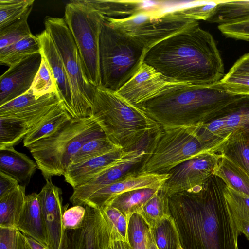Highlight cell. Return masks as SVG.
Wrapping results in <instances>:
<instances>
[{"instance_id": "1", "label": "cell", "mask_w": 249, "mask_h": 249, "mask_svg": "<svg viewBox=\"0 0 249 249\" xmlns=\"http://www.w3.org/2000/svg\"><path fill=\"white\" fill-rule=\"evenodd\" d=\"M225 183L213 175L202 187L169 197L184 249H239V235L224 195Z\"/></svg>"}, {"instance_id": "2", "label": "cell", "mask_w": 249, "mask_h": 249, "mask_svg": "<svg viewBox=\"0 0 249 249\" xmlns=\"http://www.w3.org/2000/svg\"><path fill=\"white\" fill-rule=\"evenodd\" d=\"M143 62L177 83L212 86L225 75L223 62L213 37L199 24L152 47L145 53Z\"/></svg>"}, {"instance_id": "3", "label": "cell", "mask_w": 249, "mask_h": 249, "mask_svg": "<svg viewBox=\"0 0 249 249\" xmlns=\"http://www.w3.org/2000/svg\"><path fill=\"white\" fill-rule=\"evenodd\" d=\"M242 94L213 86L177 83L138 106L163 128L202 125Z\"/></svg>"}, {"instance_id": "4", "label": "cell", "mask_w": 249, "mask_h": 249, "mask_svg": "<svg viewBox=\"0 0 249 249\" xmlns=\"http://www.w3.org/2000/svg\"><path fill=\"white\" fill-rule=\"evenodd\" d=\"M91 117L107 139L116 147L125 151L162 128L138 106L102 86L96 88Z\"/></svg>"}, {"instance_id": "5", "label": "cell", "mask_w": 249, "mask_h": 249, "mask_svg": "<svg viewBox=\"0 0 249 249\" xmlns=\"http://www.w3.org/2000/svg\"><path fill=\"white\" fill-rule=\"evenodd\" d=\"M106 137L92 117L72 119L51 136L28 148L45 179L64 175L81 147L92 139Z\"/></svg>"}, {"instance_id": "6", "label": "cell", "mask_w": 249, "mask_h": 249, "mask_svg": "<svg viewBox=\"0 0 249 249\" xmlns=\"http://www.w3.org/2000/svg\"><path fill=\"white\" fill-rule=\"evenodd\" d=\"M145 53L144 49L105 18L99 40L101 86L117 92L136 73Z\"/></svg>"}, {"instance_id": "7", "label": "cell", "mask_w": 249, "mask_h": 249, "mask_svg": "<svg viewBox=\"0 0 249 249\" xmlns=\"http://www.w3.org/2000/svg\"><path fill=\"white\" fill-rule=\"evenodd\" d=\"M207 152L218 153V149L203 141L194 126L161 128L140 172L168 173L178 164Z\"/></svg>"}, {"instance_id": "8", "label": "cell", "mask_w": 249, "mask_h": 249, "mask_svg": "<svg viewBox=\"0 0 249 249\" xmlns=\"http://www.w3.org/2000/svg\"><path fill=\"white\" fill-rule=\"evenodd\" d=\"M45 30L52 37L62 60L72 91L75 119L91 117L96 88L86 76L79 51L64 18L47 17Z\"/></svg>"}, {"instance_id": "9", "label": "cell", "mask_w": 249, "mask_h": 249, "mask_svg": "<svg viewBox=\"0 0 249 249\" xmlns=\"http://www.w3.org/2000/svg\"><path fill=\"white\" fill-rule=\"evenodd\" d=\"M105 16L85 0H71L65 8L64 19L78 48L89 82L101 86L99 40Z\"/></svg>"}, {"instance_id": "10", "label": "cell", "mask_w": 249, "mask_h": 249, "mask_svg": "<svg viewBox=\"0 0 249 249\" xmlns=\"http://www.w3.org/2000/svg\"><path fill=\"white\" fill-rule=\"evenodd\" d=\"M105 18L111 26L136 42L146 52L162 40L199 24L198 21L179 16L173 11L162 13L160 10L124 18L107 17Z\"/></svg>"}, {"instance_id": "11", "label": "cell", "mask_w": 249, "mask_h": 249, "mask_svg": "<svg viewBox=\"0 0 249 249\" xmlns=\"http://www.w3.org/2000/svg\"><path fill=\"white\" fill-rule=\"evenodd\" d=\"M194 127L203 141L216 146L218 152L227 142H249V95H242L222 108L215 118Z\"/></svg>"}, {"instance_id": "12", "label": "cell", "mask_w": 249, "mask_h": 249, "mask_svg": "<svg viewBox=\"0 0 249 249\" xmlns=\"http://www.w3.org/2000/svg\"><path fill=\"white\" fill-rule=\"evenodd\" d=\"M154 134L145 138L138 146L124 151L115 162L85 183L73 188L70 200L80 205L92 193L106 185L112 184L126 175L140 171L153 143Z\"/></svg>"}, {"instance_id": "13", "label": "cell", "mask_w": 249, "mask_h": 249, "mask_svg": "<svg viewBox=\"0 0 249 249\" xmlns=\"http://www.w3.org/2000/svg\"><path fill=\"white\" fill-rule=\"evenodd\" d=\"M221 155L207 152L182 162L168 173L162 189L169 197L176 194L201 188L217 169Z\"/></svg>"}, {"instance_id": "14", "label": "cell", "mask_w": 249, "mask_h": 249, "mask_svg": "<svg viewBox=\"0 0 249 249\" xmlns=\"http://www.w3.org/2000/svg\"><path fill=\"white\" fill-rule=\"evenodd\" d=\"M170 176V173L135 171L112 184L98 189L83 200L80 205L100 209L116 196L127 191L143 188L160 189Z\"/></svg>"}, {"instance_id": "15", "label": "cell", "mask_w": 249, "mask_h": 249, "mask_svg": "<svg viewBox=\"0 0 249 249\" xmlns=\"http://www.w3.org/2000/svg\"><path fill=\"white\" fill-rule=\"evenodd\" d=\"M38 194L46 228L49 249H60L66 231L63 225V215L68 205H63L62 192L51 179Z\"/></svg>"}, {"instance_id": "16", "label": "cell", "mask_w": 249, "mask_h": 249, "mask_svg": "<svg viewBox=\"0 0 249 249\" xmlns=\"http://www.w3.org/2000/svg\"><path fill=\"white\" fill-rule=\"evenodd\" d=\"M177 83L143 62L134 76L116 93L135 106L146 102Z\"/></svg>"}, {"instance_id": "17", "label": "cell", "mask_w": 249, "mask_h": 249, "mask_svg": "<svg viewBox=\"0 0 249 249\" xmlns=\"http://www.w3.org/2000/svg\"><path fill=\"white\" fill-rule=\"evenodd\" d=\"M41 53L11 66L0 77V106L23 95L31 88L42 62Z\"/></svg>"}, {"instance_id": "18", "label": "cell", "mask_w": 249, "mask_h": 249, "mask_svg": "<svg viewBox=\"0 0 249 249\" xmlns=\"http://www.w3.org/2000/svg\"><path fill=\"white\" fill-rule=\"evenodd\" d=\"M93 209L97 249H109L114 242H128L129 220L122 213L109 205Z\"/></svg>"}, {"instance_id": "19", "label": "cell", "mask_w": 249, "mask_h": 249, "mask_svg": "<svg viewBox=\"0 0 249 249\" xmlns=\"http://www.w3.org/2000/svg\"><path fill=\"white\" fill-rule=\"evenodd\" d=\"M36 36L39 38L41 44L40 53L51 69L61 103L65 109L72 118V91L60 54L52 37L45 30Z\"/></svg>"}, {"instance_id": "20", "label": "cell", "mask_w": 249, "mask_h": 249, "mask_svg": "<svg viewBox=\"0 0 249 249\" xmlns=\"http://www.w3.org/2000/svg\"><path fill=\"white\" fill-rule=\"evenodd\" d=\"M123 151L116 149L84 162L70 164L63 175L65 181L73 188L85 183L117 160Z\"/></svg>"}, {"instance_id": "21", "label": "cell", "mask_w": 249, "mask_h": 249, "mask_svg": "<svg viewBox=\"0 0 249 249\" xmlns=\"http://www.w3.org/2000/svg\"><path fill=\"white\" fill-rule=\"evenodd\" d=\"M105 17L124 18L142 13L160 10L161 1L140 0H85Z\"/></svg>"}, {"instance_id": "22", "label": "cell", "mask_w": 249, "mask_h": 249, "mask_svg": "<svg viewBox=\"0 0 249 249\" xmlns=\"http://www.w3.org/2000/svg\"><path fill=\"white\" fill-rule=\"evenodd\" d=\"M17 228L22 233L48 248L46 231L38 194L33 193L26 196Z\"/></svg>"}, {"instance_id": "23", "label": "cell", "mask_w": 249, "mask_h": 249, "mask_svg": "<svg viewBox=\"0 0 249 249\" xmlns=\"http://www.w3.org/2000/svg\"><path fill=\"white\" fill-rule=\"evenodd\" d=\"M36 168V162L13 146L0 148V171L14 178L19 184H28Z\"/></svg>"}, {"instance_id": "24", "label": "cell", "mask_w": 249, "mask_h": 249, "mask_svg": "<svg viewBox=\"0 0 249 249\" xmlns=\"http://www.w3.org/2000/svg\"><path fill=\"white\" fill-rule=\"evenodd\" d=\"M72 119L61 102L24 137V146L28 148L36 142L51 136Z\"/></svg>"}, {"instance_id": "25", "label": "cell", "mask_w": 249, "mask_h": 249, "mask_svg": "<svg viewBox=\"0 0 249 249\" xmlns=\"http://www.w3.org/2000/svg\"><path fill=\"white\" fill-rule=\"evenodd\" d=\"M26 197L25 186L19 184L0 197V227L17 228Z\"/></svg>"}, {"instance_id": "26", "label": "cell", "mask_w": 249, "mask_h": 249, "mask_svg": "<svg viewBox=\"0 0 249 249\" xmlns=\"http://www.w3.org/2000/svg\"><path fill=\"white\" fill-rule=\"evenodd\" d=\"M249 19V0H220L207 20L218 25L237 23Z\"/></svg>"}, {"instance_id": "27", "label": "cell", "mask_w": 249, "mask_h": 249, "mask_svg": "<svg viewBox=\"0 0 249 249\" xmlns=\"http://www.w3.org/2000/svg\"><path fill=\"white\" fill-rule=\"evenodd\" d=\"M159 190L143 188L127 191L116 196L107 205L118 210L129 220Z\"/></svg>"}, {"instance_id": "28", "label": "cell", "mask_w": 249, "mask_h": 249, "mask_svg": "<svg viewBox=\"0 0 249 249\" xmlns=\"http://www.w3.org/2000/svg\"><path fill=\"white\" fill-rule=\"evenodd\" d=\"M214 175L228 187L249 196V175L226 157L221 156Z\"/></svg>"}, {"instance_id": "29", "label": "cell", "mask_w": 249, "mask_h": 249, "mask_svg": "<svg viewBox=\"0 0 249 249\" xmlns=\"http://www.w3.org/2000/svg\"><path fill=\"white\" fill-rule=\"evenodd\" d=\"M40 52V40L37 36L32 35L0 50V63L10 67Z\"/></svg>"}, {"instance_id": "30", "label": "cell", "mask_w": 249, "mask_h": 249, "mask_svg": "<svg viewBox=\"0 0 249 249\" xmlns=\"http://www.w3.org/2000/svg\"><path fill=\"white\" fill-rule=\"evenodd\" d=\"M150 229L159 249H179L181 246L177 225L171 214L164 216Z\"/></svg>"}, {"instance_id": "31", "label": "cell", "mask_w": 249, "mask_h": 249, "mask_svg": "<svg viewBox=\"0 0 249 249\" xmlns=\"http://www.w3.org/2000/svg\"><path fill=\"white\" fill-rule=\"evenodd\" d=\"M86 214L83 226L69 230L72 249H97L94 209L85 206Z\"/></svg>"}, {"instance_id": "32", "label": "cell", "mask_w": 249, "mask_h": 249, "mask_svg": "<svg viewBox=\"0 0 249 249\" xmlns=\"http://www.w3.org/2000/svg\"><path fill=\"white\" fill-rule=\"evenodd\" d=\"M137 213L150 228L164 216L170 214L169 197L163 191L162 187L145 203Z\"/></svg>"}, {"instance_id": "33", "label": "cell", "mask_w": 249, "mask_h": 249, "mask_svg": "<svg viewBox=\"0 0 249 249\" xmlns=\"http://www.w3.org/2000/svg\"><path fill=\"white\" fill-rule=\"evenodd\" d=\"M32 8H29L18 20L0 29V50L33 35L28 23Z\"/></svg>"}, {"instance_id": "34", "label": "cell", "mask_w": 249, "mask_h": 249, "mask_svg": "<svg viewBox=\"0 0 249 249\" xmlns=\"http://www.w3.org/2000/svg\"><path fill=\"white\" fill-rule=\"evenodd\" d=\"M218 153L238 166L249 175V142L228 141L219 149Z\"/></svg>"}, {"instance_id": "35", "label": "cell", "mask_w": 249, "mask_h": 249, "mask_svg": "<svg viewBox=\"0 0 249 249\" xmlns=\"http://www.w3.org/2000/svg\"><path fill=\"white\" fill-rule=\"evenodd\" d=\"M116 147L106 137L92 139L86 142L73 156L71 164L84 162L91 158L112 151Z\"/></svg>"}, {"instance_id": "36", "label": "cell", "mask_w": 249, "mask_h": 249, "mask_svg": "<svg viewBox=\"0 0 249 249\" xmlns=\"http://www.w3.org/2000/svg\"><path fill=\"white\" fill-rule=\"evenodd\" d=\"M34 2V0H0V29L21 18Z\"/></svg>"}, {"instance_id": "37", "label": "cell", "mask_w": 249, "mask_h": 249, "mask_svg": "<svg viewBox=\"0 0 249 249\" xmlns=\"http://www.w3.org/2000/svg\"><path fill=\"white\" fill-rule=\"evenodd\" d=\"M42 57L40 67L29 89L37 99L51 93H55L58 95L51 69L42 55Z\"/></svg>"}, {"instance_id": "38", "label": "cell", "mask_w": 249, "mask_h": 249, "mask_svg": "<svg viewBox=\"0 0 249 249\" xmlns=\"http://www.w3.org/2000/svg\"><path fill=\"white\" fill-rule=\"evenodd\" d=\"M150 227L138 214H133L128 224V240L132 249H148Z\"/></svg>"}, {"instance_id": "39", "label": "cell", "mask_w": 249, "mask_h": 249, "mask_svg": "<svg viewBox=\"0 0 249 249\" xmlns=\"http://www.w3.org/2000/svg\"><path fill=\"white\" fill-rule=\"evenodd\" d=\"M224 195L234 217L249 222V196L225 186Z\"/></svg>"}, {"instance_id": "40", "label": "cell", "mask_w": 249, "mask_h": 249, "mask_svg": "<svg viewBox=\"0 0 249 249\" xmlns=\"http://www.w3.org/2000/svg\"><path fill=\"white\" fill-rule=\"evenodd\" d=\"M219 1L218 0L205 1L172 11L175 14L185 18L207 21L213 14Z\"/></svg>"}, {"instance_id": "41", "label": "cell", "mask_w": 249, "mask_h": 249, "mask_svg": "<svg viewBox=\"0 0 249 249\" xmlns=\"http://www.w3.org/2000/svg\"><path fill=\"white\" fill-rule=\"evenodd\" d=\"M212 86L233 94L249 95V75L227 73Z\"/></svg>"}, {"instance_id": "42", "label": "cell", "mask_w": 249, "mask_h": 249, "mask_svg": "<svg viewBox=\"0 0 249 249\" xmlns=\"http://www.w3.org/2000/svg\"><path fill=\"white\" fill-rule=\"evenodd\" d=\"M48 94L37 99L33 92L29 90L23 95L0 106V116L16 113L36 104L44 99Z\"/></svg>"}, {"instance_id": "43", "label": "cell", "mask_w": 249, "mask_h": 249, "mask_svg": "<svg viewBox=\"0 0 249 249\" xmlns=\"http://www.w3.org/2000/svg\"><path fill=\"white\" fill-rule=\"evenodd\" d=\"M86 214L85 206L74 205L67 209L63 215V225L65 230H75L81 228Z\"/></svg>"}, {"instance_id": "44", "label": "cell", "mask_w": 249, "mask_h": 249, "mask_svg": "<svg viewBox=\"0 0 249 249\" xmlns=\"http://www.w3.org/2000/svg\"><path fill=\"white\" fill-rule=\"evenodd\" d=\"M218 28L227 37L249 41V19L237 23L218 25Z\"/></svg>"}, {"instance_id": "45", "label": "cell", "mask_w": 249, "mask_h": 249, "mask_svg": "<svg viewBox=\"0 0 249 249\" xmlns=\"http://www.w3.org/2000/svg\"><path fill=\"white\" fill-rule=\"evenodd\" d=\"M0 249H19V231L17 228L0 227Z\"/></svg>"}, {"instance_id": "46", "label": "cell", "mask_w": 249, "mask_h": 249, "mask_svg": "<svg viewBox=\"0 0 249 249\" xmlns=\"http://www.w3.org/2000/svg\"><path fill=\"white\" fill-rule=\"evenodd\" d=\"M19 185L14 178L0 171V197L13 191Z\"/></svg>"}, {"instance_id": "47", "label": "cell", "mask_w": 249, "mask_h": 249, "mask_svg": "<svg viewBox=\"0 0 249 249\" xmlns=\"http://www.w3.org/2000/svg\"><path fill=\"white\" fill-rule=\"evenodd\" d=\"M228 73L249 75V53L238 59Z\"/></svg>"}, {"instance_id": "48", "label": "cell", "mask_w": 249, "mask_h": 249, "mask_svg": "<svg viewBox=\"0 0 249 249\" xmlns=\"http://www.w3.org/2000/svg\"><path fill=\"white\" fill-rule=\"evenodd\" d=\"M19 249H49L35 239L19 231Z\"/></svg>"}, {"instance_id": "49", "label": "cell", "mask_w": 249, "mask_h": 249, "mask_svg": "<svg viewBox=\"0 0 249 249\" xmlns=\"http://www.w3.org/2000/svg\"><path fill=\"white\" fill-rule=\"evenodd\" d=\"M233 218L239 235L243 234L249 241V222L234 217Z\"/></svg>"}, {"instance_id": "50", "label": "cell", "mask_w": 249, "mask_h": 249, "mask_svg": "<svg viewBox=\"0 0 249 249\" xmlns=\"http://www.w3.org/2000/svg\"><path fill=\"white\" fill-rule=\"evenodd\" d=\"M109 249H132V248L128 242L121 241L112 243Z\"/></svg>"}, {"instance_id": "51", "label": "cell", "mask_w": 249, "mask_h": 249, "mask_svg": "<svg viewBox=\"0 0 249 249\" xmlns=\"http://www.w3.org/2000/svg\"><path fill=\"white\" fill-rule=\"evenodd\" d=\"M66 233L65 239L60 249H72L71 236L69 230H66Z\"/></svg>"}, {"instance_id": "52", "label": "cell", "mask_w": 249, "mask_h": 249, "mask_svg": "<svg viewBox=\"0 0 249 249\" xmlns=\"http://www.w3.org/2000/svg\"><path fill=\"white\" fill-rule=\"evenodd\" d=\"M148 249H159L154 241L150 229L148 235Z\"/></svg>"}, {"instance_id": "53", "label": "cell", "mask_w": 249, "mask_h": 249, "mask_svg": "<svg viewBox=\"0 0 249 249\" xmlns=\"http://www.w3.org/2000/svg\"><path fill=\"white\" fill-rule=\"evenodd\" d=\"M179 249H184L181 246L179 248Z\"/></svg>"}]
</instances>
